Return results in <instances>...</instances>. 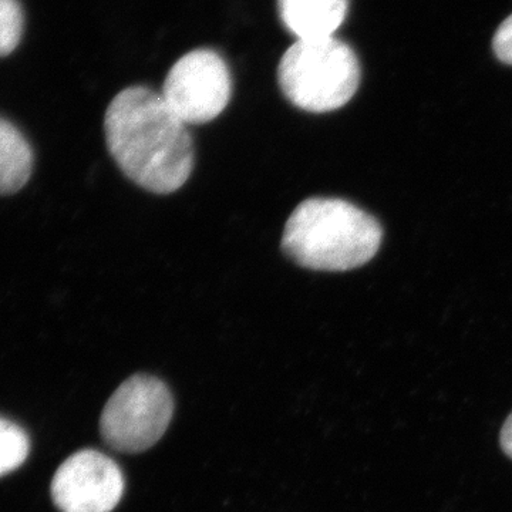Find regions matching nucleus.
<instances>
[{
  "label": "nucleus",
  "instance_id": "nucleus-1",
  "mask_svg": "<svg viewBox=\"0 0 512 512\" xmlns=\"http://www.w3.org/2000/svg\"><path fill=\"white\" fill-rule=\"evenodd\" d=\"M111 157L133 183L154 194L180 190L194 168V144L187 124L144 86L124 89L104 116Z\"/></svg>",
  "mask_w": 512,
  "mask_h": 512
},
{
  "label": "nucleus",
  "instance_id": "nucleus-2",
  "mask_svg": "<svg viewBox=\"0 0 512 512\" xmlns=\"http://www.w3.org/2000/svg\"><path fill=\"white\" fill-rule=\"evenodd\" d=\"M383 229L372 215L340 198H309L293 210L282 251L312 271L343 272L366 265L379 251Z\"/></svg>",
  "mask_w": 512,
  "mask_h": 512
},
{
  "label": "nucleus",
  "instance_id": "nucleus-3",
  "mask_svg": "<svg viewBox=\"0 0 512 512\" xmlns=\"http://www.w3.org/2000/svg\"><path fill=\"white\" fill-rule=\"evenodd\" d=\"M278 83L298 109L329 113L346 106L359 89V60L333 36L298 40L282 56Z\"/></svg>",
  "mask_w": 512,
  "mask_h": 512
},
{
  "label": "nucleus",
  "instance_id": "nucleus-4",
  "mask_svg": "<svg viewBox=\"0 0 512 512\" xmlns=\"http://www.w3.org/2000/svg\"><path fill=\"white\" fill-rule=\"evenodd\" d=\"M173 412V396L167 384L154 376H131L104 406L101 437L121 453H141L164 436Z\"/></svg>",
  "mask_w": 512,
  "mask_h": 512
},
{
  "label": "nucleus",
  "instance_id": "nucleus-5",
  "mask_svg": "<svg viewBox=\"0 0 512 512\" xmlns=\"http://www.w3.org/2000/svg\"><path fill=\"white\" fill-rule=\"evenodd\" d=\"M231 73L225 60L210 49L192 50L171 67L161 96L185 124L217 119L231 100Z\"/></svg>",
  "mask_w": 512,
  "mask_h": 512
},
{
  "label": "nucleus",
  "instance_id": "nucleus-6",
  "mask_svg": "<svg viewBox=\"0 0 512 512\" xmlns=\"http://www.w3.org/2000/svg\"><path fill=\"white\" fill-rule=\"evenodd\" d=\"M50 493L62 512H111L123 497L124 477L100 451H77L57 468Z\"/></svg>",
  "mask_w": 512,
  "mask_h": 512
},
{
  "label": "nucleus",
  "instance_id": "nucleus-7",
  "mask_svg": "<svg viewBox=\"0 0 512 512\" xmlns=\"http://www.w3.org/2000/svg\"><path fill=\"white\" fill-rule=\"evenodd\" d=\"M348 0H278L285 28L299 40L332 37L348 13Z\"/></svg>",
  "mask_w": 512,
  "mask_h": 512
},
{
  "label": "nucleus",
  "instance_id": "nucleus-8",
  "mask_svg": "<svg viewBox=\"0 0 512 512\" xmlns=\"http://www.w3.org/2000/svg\"><path fill=\"white\" fill-rule=\"evenodd\" d=\"M33 151L18 127L0 117V195L15 194L28 184Z\"/></svg>",
  "mask_w": 512,
  "mask_h": 512
},
{
  "label": "nucleus",
  "instance_id": "nucleus-9",
  "mask_svg": "<svg viewBox=\"0 0 512 512\" xmlns=\"http://www.w3.org/2000/svg\"><path fill=\"white\" fill-rule=\"evenodd\" d=\"M30 441L26 431L5 417H0V477L18 470L29 456Z\"/></svg>",
  "mask_w": 512,
  "mask_h": 512
},
{
  "label": "nucleus",
  "instance_id": "nucleus-10",
  "mask_svg": "<svg viewBox=\"0 0 512 512\" xmlns=\"http://www.w3.org/2000/svg\"><path fill=\"white\" fill-rule=\"evenodd\" d=\"M23 33V12L19 0H0V57L18 47Z\"/></svg>",
  "mask_w": 512,
  "mask_h": 512
},
{
  "label": "nucleus",
  "instance_id": "nucleus-11",
  "mask_svg": "<svg viewBox=\"0 0 512 512\" xmlns=\"http://www.w3.org/2000/svg\"><path fill=\"white\" fill-rule=\"evenodd\" d=\"M493 49L498 60L512 66V15L501 23L495 33Z\"/></svg>",
  "mask_w": 512,
  "mask_h": 512
},
{
  "label": "nucleus",
  "instance_id": "nucleus-12",
  "mask_svg": "<svg viewBox=\"0 0 512 512\" xmlns=\"http://www.w3.org/2000/svg\"><path fill=\"white\" fill-rule=\"evenodd\" d=\"M500 444L505 456L510 457L512 460V413L507 417L503 429H501Z\"/></svg>",
  "mask_w": 512,
  "mask_h": 512
}]
</instances>
